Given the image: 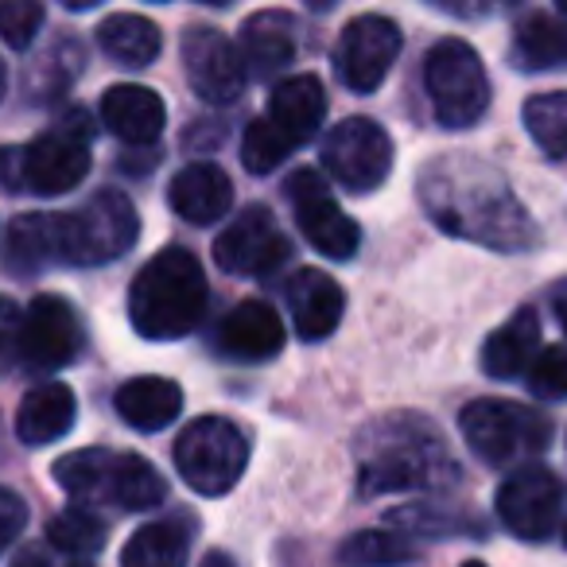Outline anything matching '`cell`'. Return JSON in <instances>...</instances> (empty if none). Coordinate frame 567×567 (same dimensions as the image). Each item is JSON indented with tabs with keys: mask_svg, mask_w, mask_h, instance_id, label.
<instances>
[{
	"mask_svg": "<svg viewBox=\"0 0 567 567\" xmlns=\"http://www.w3.org/2000/svg\"><path fill=\"white\" fill-rule=\"evenodd\" d=\"M528 393L540 401H564L567 396V350H540L528 365Z\"/></svg>",
	"mask_w": 567,
	"mask_h": 567,
	"instance_id": "e575fe53",
	"label": "cell"
},
{
	"mask_svg": "<svg viewBox=\"0 0 567 567\" xmlns=\"http://www.w3.org/2000/svg\"><path fill=\"white\" fill-rule=\"evenodd\" d=\"M288 195L296 206V221H300V234L316 245L323 257L331 260H350L362 241V229L342 214V206L331 198L323 175L316 172H296L288 183Z\"/></svg>",
	"mask_w": 567,
	"mask_h": 567,
	"instance_id": "9a60e30c",
	"label": "cell"
},
{
	"mask_svg": "<svg viewBox=\"0 0 567 567\" xmlns=\"http://www.w3.org/2000/svg\"><path fill=\"white\" fill-rule=\"evenodd\" d=\"M4 90H9V74H4V59H0V97H4Z\"/></svg>",
	"mask_w": 567,
	"mask_h": 567,
	"instance_id": "7bdbcfd3",
	"label": "cell"
},
{
	"mask_svg": "<svg viewBox=\"0 0 567 567\" xmlns=\"http://www.w3.org/2000/svg\"><path fill=\"white\" fill-rule=\"evenodd\" d=\"M458 427L466 447L489 466H509L525 455H536L551 440V424L540 412L509 401H471L458 416Z\"/></svg>",
	"mask_w": 567,
	"mask_h": 567,
	"instance_id": "9c48e42d",
	"label": "cell"
},
{
	"mask_svg": "<svg viewBox=\"0 0 567 567\" xmlns=\"http://www.w3.org/2000/svg\"><path fill=\"white\" fill-rule=\"evenodd\" d=\"M20 331H24V316L9 296H0V373L20 362Z\"/></svg>",
	"mask_w": 567,
	"mask_h": 567,
	"instance_id": "d590c367",
	"label": "cell"
},
{
	"mask_svg": "<svg viewBox=\"0 0 567 567\" xmlns=\"http://www.w3.org/2000/svg\"><path fill=\"white\" fill-rule=\"evenodd\" d=\"M401 55V28L389 17H358L334 48V74L350 94H373Z\"/></svg>",
	"mask_w": 567,
	"mask_h": 567,
	"instance_id": "8fae6325",
	"label": "cell"
},
{
	"mask_svg": "<svg viewBox=\"0 0 567 567\" xmlns=\"http://www.w3.org/2000/svg\"><path fill=\"white\" fill-rule=\"evenodd\" d=\"M412 559H416V548L409 544V536L385 533V528L354 533L339 548L342 567H401V564H412Z\"/></svg>",
	"mask_w": 567,
	"mask_h": 567,
	"instance_id": "f546056e",
	"label": "cell"
},
{
	"mask_svg": "<svg viewBox=\"0 0 567 567\" xmlns=\"http://www.w3.org/2000/svg\"><path fill=\"white\" fill-rule=\"evenodd\" d=\"M424 90L432 97V113L447 128H471L489 105V79L478 51L463 40H440L427 51Z\"/></svg>",
	"mask_w": 567,
	"mask_h": 567,
	"instance_id": "ba28073f",
	"label": "cell"
},
{
	"mask_svg": "<svg viewBox=\"0 0 567 567\" xmlns=\"http://www.w3.org/2000/svg\"><path fill=\"white\" fill-rule=\"evenodd\" d=\"M323 167L350 195H370L393 172V141L370 117H350L327 133Z\"/></svg>",
	"mask_w": 567,
	"mask_h": 567,
	"instance_id": "30bf717a",
	"label": "cell"
},
{
	"mask_svg": "<svg viewBox=\"0 0 567 567\" xmlns=\"http://www.w3.org/2000/svg\"><path fill=\"white\" fill-rule=\"evenodd\" d=\"M308 4H311V9H331L334 0H308Z\"/></svg>",
	"mask_w": 567,
	"mask_h": 567,
	"instance_id": "f6af8a7d",
	"label": "cell"
},
{
	"mask_svg": "<svg viewBox=\"0 0 567 567\" xmlns=\"http://www.w3.org/2000/svg\"><path fill=\"white\" fill-rule=\"evenodd\" d=\"M323 117H327V94L316 74L284 79L280 86L272 90V97H268V121H276L284 133L292 136L296 148L319 133Z\"/></svg>",
	"mask_w": 567,
	"mask_h": 567,
	"instance_id": "603a6c76",
	"label": "cell"
},
{
	"mask_svg": "<svg viewBox=\"0 0 567 567\" xmlns=\"http://www.w3.org/2000/svg\"><path fill=\"white\" fill-rule=\"evenodd\" d=\"M198 4H210V9H226V4H234V0H198Z\"/></svg>",
	"mask_w": 567,
	"mask_h": 567,
	"instance_id": "ee69618b",
	"label": "cell"
},
{
	"mask_svg": "<svg viewBox=\"0 0 567 567\" xmlns=\"http://www.w3.org/2000/svg\"><path fill=\"white\" fill-rule=\"evenodd\" d=\"M292 152H296L292 136L284 133V128L276 125V121L260 117V121H252V125L245 128L241 159H245V167H249L252 175H268V172H276V167H280L284 159L292 156Z\"/></svg>",
	"mask_w": 567,
	"mask_h": 567,
	"instance_id": "1f68e13d",
	"label": "cell"
},
{
	"mask_svg": "<svg viewBox=\"0 0 567 567\" xmlns=\"http://www.w3.org/2000/svg\"><path fill=\"white\" fill-rule=\"evenodd\" d=\"M24 525H28V505H24V497L0 486V551L9 548V544L17 540L20 533H24Z\"/></svg>",
	"mask_w": 567,
	"mask_h": 567,
	"instance_id": "8d00e7d4",
	"label": "cell"
},
{
	"mask_svg": "<svg viewBox=\"0 0 567 567\" xmlns=\"http://www.w3.org/2000/svg\"><path fill=\"white\" fill-rule=\"evenodd\" d=\"M86 347V331L82 319L63 296H35L32 308L24 316V331H20V362L32 370H63Z\"/></svg>",
	"mask_w": 567,
	"mask_h": 567,
	"instance_id": "4fadbf2b",
	"label": "cell"
},
{
	"mask_svg": "<svg viewBox=\"0 0 567 567\" xmlns=\"http://www.w3.org/2000/svg\"><path fill=\"white\" fill-rule=\"evenodd\" d=\"M167 203L190 226H210L234 206V183L218 164H190L172 179Z\"/></svg>",
	"mask_w": 567,
	"mask_h": 567,
	"instance_id": "ffe728a7",
	"label": "cell"
},
{
	"mask_svg": "<svg viewBox=\"0 0 567 567\" xmlns=\"http://www.w3.org/2000/svg\"><path fill=\"white\" fill-rule=\"evenodd\" d=\"M48 540L59 551H71V556H90L105 544V525L86 509V505H74V509L59 513L48 525Z\"/></svg>",
	"mask_w": 567,
	"mask_h": 567,
	"instance_id": "d6a6232c",
	"label": "cell"
},
{
	"mask_svg": "<svg viewBox=\"0 0 567 567\" xmlns=\"http://www.w3.org/2000/svg\"><path fill=\"white\" fill-rule=\"evenodd\" d=\"M183 66H187L190 90H195L203 102L221 105L234 102L237 94L245 90V59L218 28H190L183 35Z\"/></svg>",
	"mask_w": 567,
	"mask_h": 567,
	"instance_id": "2e32d148",
	"label": "cell"
},
{
	"mask_svg": "<svg viewBox=\"0 0 567 567\" xmlns=\"http://www.w3.org/2000/svg\"><path fill=\"white\" fill-rule=\"evenodd\" d=\"M90 141L94 121L74 110L66 125L43 133L40 141L24 148H0V187L12 195H66L90 175Z\"/></svg>",
	"mask_w": 567,
	"mask_h": 567,
	"instance_id": "277c9868",
	"label": "cell"
},
{
	"mask_svg": "<svg viewBox=\"0 0 567 567\" xmlns=\"http://www.w3.org/2000/svg\"><path fill=\"white\" fill-rule=\"evenodd\" d=\"M218 347L234 362H268L284 350V323L268 303L245 300L221 319Z\"/></svg>",
	"mask_w": 567,
	"mask_h": 567,
	"instance_id": "d6986e66",
	"label": "cell"
},
{
	"mask_svg": "<svg viewBox=\"0 0 567 567\" xmlns=\"http://www.w3.org/2000/svg\"><path fill=\"white\" fill-rule=\"evenodd\" d=\"M556 4H559V12H567V0H556Z\"/></svg>",
	"mask_w": 567,
	"mask_h": 567,
	"instance_id": "7dc6e473",
	"label": "cell"
},
{
	"mask_svg": "<svg viewBox=\"0 0 567 567\" xmlns=\"http://www.w3.org/2000/svg\"><path fill=\"white\" fill-rule=\"evenodd\" d=\"M17 567H43V559L35 556V551H28V556H20V559H17Z\"/></svg>",
	"mask_w": 567,
	"mask_h": 567,
	"instance_id": "b9f144b4",
	"label": "cell"
},
{
	"mask_svg": "<svg viewBox=\"0 0 567 567\" xmlns=\"http://www.w3.org/2000/svg\"><path fill=\"white\" fill-rule=\"evenodd\" d=\"M241 59L252 79H276L296 59V20L280 9L252 12L241 28Z\"/></svg>",
	"mask_w": 567,
	"mask_h": 567,
	"instance_id": "44dd1931",
	"label": "cell"
},
{
	"mask_svg": "<svg viewBox=\"0 0 567 567\" xmlns=\"http://www.w3.org/2000/svg\"><path fill=\"white\" fill-rule=\"evenodd\" d=\"M548 300H551V311H556L559 327H564V334H567V276H564V280L551 284V288H548Z\"/></svg>",
	"mask_w": 567,
	"mask_h": 567,
	"instance_id": "f35d334b",
	"label": "cell"
},
{
	"mask_svg": "<svg viewBox=\"0 0 567 567\" xmlns=\"http://www.w3.org/2000/svg\"><path fill=\"white\" fill-rule=\"evenodd\" d=\"M102 121L117 141L136 144V148H148V144L159 141L164 133V97L148 86H133V82H121V86H110L102 97Z\"/></svg>",
	"mask_w": 567,
	"mask_h": 567,
	"instance_id": "e0dca14e",
	"label": "cell"
},
{
	"mask_svg": "<svg viewBox=\"0 0 567 567\" xmlns=\"http://www.w3.org/2000/svg\"><path fill=\"white\" fill-rule=\"evenodd\" d=\"M463 567H486V564H478V559H471V564H463Z\"/></svg>",
	"mask_w": 567,
	"mask_h": 567,
	"instance_id": "bcb514c9",
	"label": "cell"
},
{
	"mask_svg": "<svg viewBox=\"0 0 567 567\" xmlns=\"http://www.w3.org/2000/svg\"><path fill=\"white\" fill-rule=\"evenodd\" d=\"M183 409V389L167 378H133L117 389V416L136 432H159Z\"/></svg>",
	"mask_w": 567,
	"mask_h": 567,
	"instance_id": "d4e9b609",
	"label": "cell"
},
{
	"mask_svg": "<svg viewBox=\"0 0 567 567\" xmlns=\"http://www.w3.org/2000/svg\"><path fill=\"white\" fill-rule=\"evenodd\" d=\"M509 63L525 74L567 66V20L551 12H533L528 20H520L509 43Z\"/></svg>",
	"mask_w": 567,
	"mask_h": 567,
	"instance_id": "cb8c5ba5",
	"label": "cell"
},
{
	"mask_svg": "<svg viewBox=\"0 0 567 567\" xmlns=\"http://www.w3.org/2000/svg\"><path fill=\"white\" fill-rule=\"evenodd\" d=\"M97 48L121 66H148L152 59H159L164 35L148 17L117 12V17L102 20V28H97Z\"/></svg>",
	"mask_w": 567,
	"mask_h": 567,
	"instance_id": "83f0119b",
	"label": "cell"
},
{
	"mask_svg": "<svg viewBox=\"0 0 567 567\" xmlns=\"http://www.w3.org/2000/svg\"><path fill=\"white\" fill-rule=\"evenodd\" d=\"M74 416H79V401L66 385L59 381H48V385L32 389V393L20 401L17 409V435L28 447H43V443L63 440L74 427Z\"/></svg>",
	"mask_w": 567,
	"mask_h": 567,
	"instance_id": "7402d4cb",
	"label": "cell"
},
{
	"mask_svg": "<svg viewBox=\"0 0 567 567\" xmlns=\"http://www.w3.org/2000/svg\"><path fill=\"white\" fill-rule=\"evenodd\" d=\"M536 347H540V319H536L533 308H520L509 323L497 327L486 339V347H482V370L489 378L509 381L533 365Z\"/></svg>",
	"mask_w": 567,
	"mask_h": 567,
	"instance_id": "484cf974",
	"label": "cell"
},
{
	"mask_svg": "<svg viewBox=\"0 0 567 567\" xmlns=\"http://www.w3.org/2000/svg\"><path fill=\"white\" fill-rule=\"evenodd\" d=\"M420 203L427 218L486 249L517 252L536 241V226L502 172L474 156H440L420 167Z\"/></svg>",
	"mask_w": 567,
	"mask_h": 567,
	"instance_id": "6da1fadb",
	"label": "cell"
},
{
	"mask_svg": "<svg viewBox=\"0 0 567 567\" xmlns=\"http://www.w3.org/2000/svg\"><path fill=\"white\" fill-rule=\"evenodd\" d=\"M206 311V276L190 249H159L128 288V319L148 342H175L198 327Z\"/></svg>",
	"mask_w": 567,
	"mask_h": 567,
	"instance_id": "3957f363",
	"label": "cell"
},
{
	"mask_svg": "<svg viewBox=\"0 0 567 567\" xmlns=\"http://www.w3.org/2000/svg\"><path fill=\"white\" fill-rule=\"evenodd\" d=\"M249 463V440L221 416H198L175 440V471L195 494L221 497L237 486Z\"/></svg>",
	"mask_w": 567,
	"mask_h": 567,
	"instance_id": "8992f818",
	"label": "cell"
},
{
	"mask_svg": "<svg viewBox=\"0 0 567 567\" xmlns=\"http://www.w3.org/2000/svg\"><path fill=\"white\" fill-rule=\"evenodd\" d=\"M564 544H567V520H564Z\"/></svg>",
	"mask_w": 567,
	"mask_h": 567,
	"instance_id": "c3c4849f",
	"label": "cell"
},
{
	"mask_svg": "<svg viewBox=\"0 0 567 567\" xmlns=\"http://www.w3.org/2000/svg\"><path fill=\"white\" fill-rule=\"evenodd\" d=\"M288 308H292V323L300 331V339L316 342L334 334V327L342 323L347 296H342L334 276L319 272V268H300L288 280Z\"/></svg>",
	"mask_w": 567,
	"mask_h": 567,
	"instance_id": "ac0fdd59",
	"label": "cell"
},
{
	"mask_svg": "<svg viewBox=\"0 0 567 567\" xmlns=\"http://www.w3.org/2000/svg\"><path fill=\"white\" fill-rule=\"evenodd\" d=\"M198 567H237V559L226 556V551H206L203 564H198Z\"/></svg>",
	"mask_w": 567,
	"mask_h": 567,
	"instance_id": "ab89813d",
	"label": "cell"
},
{
	"mask_svg": "<svg viewBox=\"0 0 567 567\" xmlns=\"http://www.w3.org/2000/svg\"><path fill=\"white\" fill-rule=\"evenodd\" d=\"M141 234L133 203L121 190H97L71 214H59V245L66 265H110L133 249Z\"/></svg>",
	"mask_w": 567,
	"mask_h": 567,
	"instance_id": "52a82bcc",
	"label": "cell"
},
{
	"mask_svg": "<svg viewBox=\"0 0 567 567\" xmlns=\"http://www.w3.org/2000/svg\"><path fill=\"white\" fill-rule=\"evenodd\" d=\"M358 489L362 497L404 494V489H435L455 482V458L443 440L420 416L381 420L365 432L358 451Z\"/></svg>",
	"mask_w": 567,
	"mask_h": 567,
	"instance_id": "7a4b0ae2",
	"label": "cell"
},
{
	"mask_svg": "<svg viewBox=\"0 0 567 567\" xmlns=\"http://www.w3.org/2000/svg\"><path fill=\"white\" fill-rule=\"evenodd\" d=\"M59 4H66L71 12H90V9H97L102 0H59Z\"/></svg>",
	"mask_w": 567,
	"mask_h": 567,
	"instance_id": "60d3db41",
	"label": "cell"
},
{
	"mask_svg": "<svg viewBox=\"0 0 567 567\" xmlns=\"http://www.w3.org/2000/svg\"><path fill=\"white\" fill-rule=\"evenodd\" d=\"M79 567H86V564H79Z\"/></svg>",
	"mask_w": 567,
	"mask_h": 567,
	"instance_id": "681fc988",
	"label": "cell"
},
{
	"mask_svg": "<svg viewBox=\"0 0 567 567\" xmlns=\"http://www.w3.org/2000/svg\"><path fill=\"white\" fill-rule=\"evenodd\" d=\"M4 260L17 276H35L48 265L63 260V245H59V214H20L9 226V245H4Z\"/></svg>",
	"mask_w": 567,
	"mask_h": 567,
	"instance_id": "4316f807",
	"label": "cell"
},
{
	"mask_svg": "<svg viewBox=\"0 0 567 567\" xmlns=\"http://www.w3.org/2000/svg\"><path fill=\"white\" fill-rule=\"evenodd\" d=\"M427 4L440 12H451V17H458V20H478V17L505 12L509 4H517V0H427Z\"/></svg>",
	"mask_w": 567,
	"mask_h": 567,
	"instance_id": "74e56055",
	"label": "cell"
},
{
	"mask_svg": "<svg viewBox=\"0 0 567 567\" xmlns=\"http://www.w3.org/2000/svg\"><path fill=\"white\" fill-rule=\"evenodd\" d=\"M43 24L40 0H0V40L12 51H28Z\"/></svg>",
	"mask_w": 567,
	"mask_h": 567,
	"instance_id": "836d02e7",
	"label": "cell"
},
{
	"mask_svg": "<svg viewBox=\"0 0 567 567\" xmlns=\"http://www.w3.org/2000/svg\"><path fill=\"white\" fill-rule=\"evenodd\" d=\"M564 486L548 466H520L497 489V517L520 540H548L559 525Z\"/></svg>",
	"mask_w": 567,
	"mask_h": 567,
	"instance_id": "7c38bea8",
	"label": "cell"
},
{
	"mask_svg": "<svg viewBox=\"0 0 567 567\" xmlns=\"http://www.w3.org/2000/svg\"><path fill=\"white\" fill-rule=\"evenodd\" d=\"M525 128H528V136L544 148V156L564 159L567 156V90L528 97Z\"/></svg>",
	"mask_w": 567,
	"mask_h": 567,
	"instance_id": "4dcf8cb0",
	"label": "cell"
},
{
	"mask_svg": "<svg viewBox=\"0 0 567 567\" xmlns=\"http://www.w3.org/2000/svg\"><path fill=\"white\" fill-rule=\"evenodd\" d=\"M55 482L82 505H117V509L141 513L164 502L167 486L159 471L141 455L110 447H82L55 463Z\"/></svg>",
	"mask_w": 567,
	"mask_h": 567,
	"instance_id": "5b68a950",
	"label": "cell"
},
{
	"mask_svg": "<svg viewBox=\"0 0 567 567\" xmlns=\"http://www.w3.org/2000/svg\"><path fill=\"white\" fill-rule=\"evenodd\" d=\"M288 257V237L265 206L241 210L214 241V260L229 276H268Z\"/></svg>",
	"mask_w": 567,
	"mask_h": 567,
	"instance_id": "5bb4252c",
	"label": "cell"
},
{
	"mask_svg": "<svg viewBox=\"0 0 567 567\" xmlns=\"http://www.w3.org/2000/svg\"><path fill=\"white\" fill-rule=\"evenodd\" d=\"M187 525L183 520H152L128 536L121 567H183L187 564Z\"/></svg>",
	"mask_w": 567,
	"mask_h": 567,
	"instance_id": "f1b7e54d",
	"label": "cell"
}]
</instances>
